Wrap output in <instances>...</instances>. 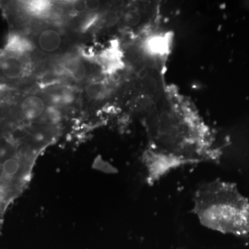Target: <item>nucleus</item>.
Segmentation results:
<instances>
[{"mask_svg":"<svg viewBox=\"0 0 249 249\" xmlns=\"http://www.w3.org/2000/svg\"><path fill=\"white\" fill-rule=\"evenodd\" d=\"M83 96L87 101L91 103H101L108 95L107 85L101 80L93 79L84 85Z\"/></svg>","mask_w":249,"mask_h":249,"instance_id":"nucleus-6","label":"nucleus"},{"mask_svg":"<svg viewBox=\"0 0 249 249\" xmlns=\"http://www.w3.org/2000/svg\"><path fill=\"white\" fill-rule=\"evenodd\" d=\"M124 22L129 27H135L138 25L142 19V16L137 10H129L124 15Z\"/></svg>","mask_w":249,"mask_h":249,"instance_id":"nucleus-8","label":"nucleus"},{"mask_svg":"<svg viewBox=\"0 0 249 249\" xmlns=\"http://www.w3.org/2000/svg\"><path fill=\"white\" fill-rule=\"evenodd\" d=\"M40 64L31 55H19L4 51L0 53V79L4 81H25L37 76Z\"/></svg>","mask_w":249,"mask_h":249,"instance_id":"nucleus-3","label":"nucleus"},{"mask_svg":"<svg viewBox=\"0 0 249 249\" xmlns=\"http://www.w3.org/2000/svg\"><path fill=\"white\" fill-rule=\"evenodd\" d=\"M119 17L117 13L114 11H106L105 14L99 15L98 22H101L103 25L109 27L116 25L119 22Z\"/></svg>","mask_w":249,"mask_h":249,"instance_id":"nucleus-7","label":"nucleus"},{"mask_svg":"<svg viewBox=\"0 0 249 249\" xmlns=\"http://www.w3.org/2000/svg\"><path fill=\"white\" fill-rule=\"evenodd\" d=\"M29 30L27 36L34 45L33 55L37 62L45 63L74 52L71 36L61 26L35 19L30 23Z\"/></svg>","mask_w":249,"mask_h":249,"instance_id":"nucleus-2","label":"nucleus"},{"mask_svg":"<svg viewBox=\"0 0 249 249\" xmlns=\"http://www.w3.org/2000/svg\"><path fill=\"white\" fill-rule=\"evenodd\" d=\"M193 213L201 225L224 234H249V201L235 184L222 180L204 183L193 198Z\"/></svg>","mask_w":249,"mask_h":249,"instance_id":"nucleus-1","label":"nucleus"},{"mask_svg":"<svg viewBox=\"0 0 249 249\" xmlns=\"http://www.w3.org/2000/svg\"><path fill=\"white\" fill-rule=\"evenodd\" d=\"M147 70L145 67H142V68L139 69L138 72H137V75H138V77L139 79H144L147 76Z\"/></svg>","mask_w":249,"mask_h":249,"instance_id":"nucleus-10","label":"nucleus"},{"mask_svg":"<svg viewBox=\"0 0 249 249\" xmlns=\"http://www.w3.org/2000/svg\"><path fill=\"white\" fill-rule=\"evenodd\" d=\"M50 106L42 91L28 93L22 98L18 106V116L19 121L28 124H52L48 119V111Z\"/></svg>","mask_w":249,"mask_h":249,"instance_id":"nucleus-4","label":"nucleus"},{"mask_svg":"<svg viewBox=\"0 0 249 249\" xmlns=\"http://www.w3.org/2000/svg\"><path fill=\"white\" fill-rule=\"evenodd\" d=\"M51 106L63 109L71 108L79 101L82 91L78 87L62 83L40 90Z\"/></svg>","mask_w":249,"mask_h":249,"instance_id":"nucleus-5","label":"nucleus"},{"mask_svg":"<svg viewBox=\"0 0 249 249\" xmlns=\"http://www.w3.org/2000/svg\"><path fill=\"white\" fill-rule=\"evenodd\" d=\"M87 9L91 14H98V11L101 9V3L98 1H85Z\"/></svg>","mask_w":249,"mask_h":249,"instance_id":"nucleus-9","label":"nucleus"}]
</instances>
